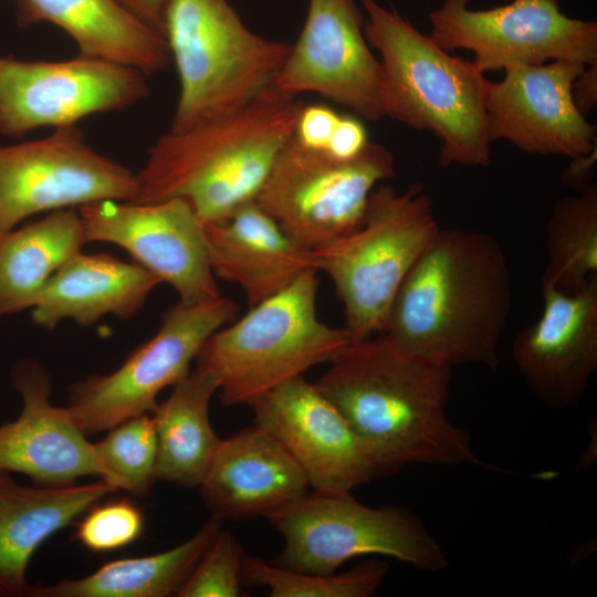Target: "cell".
Segmentation results:
<instances>
[{
  "label": "cell",
  "mask_w": 597,
  "mask_h": 597,
  "mask_svg": "<svg viewBox=\"0 0 597 597\" xmlns=\"http://www.w3.org/2000/svg\"><path fill=\"white\" fill-rule=\"evenodd\" d=\"M1 239V238H0Z\"/></svg>",
  "instance_id": "cell-37"
},
{
  "label": "cell",
  "mask_w": 597,
  "mask_h": 597,
  "mask_svg": "<svg viewBox=\"0 0 597 597\" xmlns=\"http://www.w3.org/2000/svg\"><path fill=\"white\" fill-rule=\"evenodd\" d=\"M511 310L510 270L499 241L486 232L440 228L401 283L384 334L450 367L496 370Z\"/></svg>",
  "instance_id": "cell-2"
},
{
  "label": "cell",
  "mask_w": 597,
  "mask_h": 597,
  "mask_svg": "<svg viewBox=\"0 0 597 597\" xmlns=\"http://www.w3.org/2000/svg\"><path fill=\"white\" fill-rule=\"evenodd\" d=\"M21 27L48 22L76 43L78 54L135 69L146 76L170 63L165 36L118 0H17Z\"/></svg>",
  "instance_id": "cell-24"
},
{
  "label": "cell",
  "mask_w": 597,
  "mask_h": 597,
  "mask_svg": "<svg viewBox=\"0 0 597 597\" xmlns=\"http://www.w3.org/2000/svg\"><path fill=\"white\" fill-rule=\"evenodd\" d=\"M149 95L146 75L78 54L62 61L0 56V134L22 137L41 127L76 125L126 109Z\"/></svg>",
  "instance_id": "cell-13"
},
{
  "label": "cell",
  "mask_w": 597,
  "mask_h": 597,
  "mask_svg": "<svg viewBox=\"0 0 597 597\" xmlns=\"http://www.w3.org/2000/svg\"><path fill=\"white\" fill-rule=\"evenodd\" d=\"M284 547L271 561L286 569L333 574L364 555L397 558L426 572L448 566L440 544L415 514L404 507H370L349 492L314 491L268 516Z\"/></svg>",
  "instance_id": "cell-8"
},
{
  "label": "cell",
  "mask_w": 597,
  "mask_h": 597,
  "mask_svg": "<svg viewBox=\"0 0 597 597\" xmlns=\"http://www.w3.org/2000/svg\"><path fill=\"white\" fill-rule=\"evenodd\" d=\"M250 407L254 422L285 447L314 491L350 492L384 475L338 409L303 376L280 385Z\"/></svg>",
  "instance_id": "cell-16"
},
{
  "label": "cell",
  "mask_w": 597,
  "mask_h": 597,
  "mask_svg": "<svg viewBox=\"0 0 597 597\" xmlns=\"http://www.w3.org/2000/svg\"><path fill=\"white\" fill-rule=\"evenodd\" d=\"M137 192V174L96 151L76 125L0 145V238L39 212L135 201Z\"/></svg>",
  "instance_id": "cell-12"
},
{
  "label": "cell",
  "mask_w": 597,
  "mask_h": 597,
  "mask_svg": "<svg viewBox=\"0 0 597 597\" xmlns=\"http://www.w3.org/2000/svg\"><path fill=\"white\" fill-rule=\"evenodd\" d=\"M218 390L214 378L201 368L178 381L166 400L157 404L153 420L157 441L156 480L198 488L221 442L209 418Z\"/></svg>",
  "instance_id": "cell-25"
},
{
  "label": "cell",
  "mask_w": 597,
  "mask_h": 597,
  "mask_svg": "<svg viewBox=\"0 0 597 597\" xmlns=\"http://www.w3.org/2000/svg\"><path fill=\"white\" fill-rule=\"evenodd\" d=\"M596 150L597 148L587 155L570 159L569 166L563 174L565 184L579 189L589 184L588 181L593 172V165L596 160Z\"/></svg>",
  "instance_id": "cell-36"
},
{
  "label": "cell",
  "mask_w": 597,
  "mask_h": 597,
  "mask_svg": "<svg viewBox=\"0 0 597 597\" xmlns=\"http://www.w3.org/2000/svg\"><path fill=\"white\" fill-rule=\"evenodd\" d=\"M12 383L22 398L13 421L0 425V471L29 476L38 485H72L82 476L103 478L93 443L66 407L51 400L52 380L35 360L19 362Z\"/></svg>",
  "instance_id": "cell-19"
},
{
  "label": "cell",
  "mask_w": 597,
  "mask_h": 597,
  "mask_svg": "<svg viewBox=\"0 0 597 597\" xmlns=\"http://www.w3.org/2000/svg\"><path fill=\"white\" fill-rule=\"evenodd\" d=\"M140 22L164 35L165 14L169 0H118ZM165 36V35H164Z\"/></svg>",
  "instance_id": "cell-34"
},
{
  "label": "cell",
  "mask_w": 597,
  "mask_h": 597,
  "mask_svg": "<svg viewBox=\"0 0 597 597\" xmlns=\"http://www.w3.org/2000/svg\"><path fill=\"white\" fill-rule=\"evenodd\" d=\"M440 227L423 185L375 188L363 223L311 251L344 305L350 342L384 333L406 275Z\"/></svg>",
  "instance_id": "cell-7"
},
{
  "label": "cell",
  "mask_w": 597,
  "mask_h": 597,
  "mask_svg": "<svg viewBox=\"0 0 597 597\" xmlns=\"http://www.w3.org/2000/svg\"><path fill=\"white\" fill-rule=\"evenodd\" d=\"M103 469L101 480L113 488L145 496L156 480L157 441L153 416L142 413L109 429L93 443Z\"/></svg>",
  "instance_id": "cell-30"
},
{
  "label": "cell",
  "mask_w": 597,
  "mask_h": 597,
  "mask_svg": "<svg viewBox=\"0 0 597 597\" xmlns=\"http://www.w3.org/2000/svg\"><path fill=\"white\" fill-rule=\"evenodd\" d=\"M244 548L228 531L220 528L210 541L178 597H238Z\"/></svg>",
  "instance_id": "cell-31"
},
{
  "label": "cell",
  "mask_w": 597,
  "mask_h": 597,
  "mask_svg": "<svg viewBox=\"0 0 597 597\" xmlns=\"http://www.w3.org/2000/svg\"><path fill=\"white\" fill-rule=\"evenodd\" d=\"M221 523L211 516L189 540L158 554L108 562L82 578L51 586L33 585L30 597L176 596Z\"/></svg>",
  "instance_id": "cell-27"
},
{
  "label": "cell",
  "mask_w": 597,
  "mask_h": 597,
  "mask_svg": "<svg viewBox=\"0 0 597 597\" xmlns=\"http://www.w3.org/2000/svg\"><path fill=\"white\" fill-rule=\"evenodd\" d=\"M161 281L137 263L106 253L80 252L48 280L31 308L35 325L53 329L70 318L91 326L112 314L135 316Z\"/></svg>",
  "instance_id": "cell-22"
},
{
  "label": "cell",
  "mask_w": 597,
  "mask_h": 597,
  "mask_svg": "<svg viewBox=\"0 0 597 597\" xmlns=\"http://www.w3.org/2000/svg\"><path fill=\"white\" fill-rule=\"evenodd\" d=\"M360 1L366 40L380 54L384 117L432 133L440 140L442 167H488L492 142L484 72L441 49L395 9Z\"/></svg>",
  "instance_id": "cell-4"
},
{
  "label": "cell",
  "mask_w": 597,
  "mask_h": 597,
  "mask_svg": "<svg viewBox=\"0 0 597 597\" xmlns=\"http://www.w3.org/2000/svg\"><path fill=\"white\" fill-rule=\"evenodd\" d=\"M391 151L376 143L338 159L292 137L272 165L258 206L300 247L314 250L356 230L376 185L395 177Z\"/></svg>",
  "instance_id": "cell-9"
},
{
  "label": "cell",
  "mask_w": 597,
  "mask_h": 597,
  "mask_svg": "<svg viewBox=\"0 0 597 597\" xmlns=\"http://www.w3.org/2000/svg\"><path fill=\"white\" fill-rule=\"evenodd\" d=\"M238 305L229 298L176 303L163 316L158 332L138 346L109 375H92L73 384L66 408L85 434L109 430L142 413H151L160 391L189 374L207 339L235 320Z\"/></svg>",
  "instance_id": "cell-10"
},
{
  "label": "cell",
  "mask_w": 597,
  "mask_h": 597,
  "mask_svg": "<svg viewBox=\"0 0 597 597\" xmlns=\"http://www.w3.org/2000/svg\"><path fill=\"white\" fill-rule=\"evenodd\" d=\"M303 104L272 84L233 113L159 136L137 174L135 202L180 199L201 221H224L255 200Z\"/></svg>",
  "instance_id": "cell-3"
},
{
  "label": "cell",
  "mask_w": 597,
  "mask_h": 597,
  "mask_svg": "<svg viewBox=\"0 0 597 597\" xmlns=\"http://www.w3.org/2000/svg\"><path fill=\"white\" fill-rule=\"evenodd\" d=\"M572 96L583 115L593 109L597 102V64L586 65L574 80Z\"/></svg>",
  "instance_id": "cell-35"
},
{
  "label": "cell",
  "mask_w": 597,
  "mask_h": 597,
  "mask_svg": "<svg viewBox=\"0 0 597 597\" xmlns=\"http://www.w3.org/2000/svg\"><path fill=\"white\" fill-rule=\"evenodd\" d=\"M107 482L28 486L0 471V597H30L27 568L39 546L105 495Z\"/></svg>",
  "instance_id": "cell-23"
},
{
  "label": "cell",
  "mask_w": 597,
  "mask_h": 597,
  "mask_svg": "<svg viewBox=\"0 0 597 597\" xmlns=\"http://www.w3.org/2000/svg\"><path fill=\"white\" fill-rule=\"evenodd\" d=\"M381 75L355 0H308L302 31L274 84L296 96L318 94L376 122L384 117Z\"/></svg>",
  "instance_id": "cell-15"
},
{
  "label": "cell",
  "mask_w": 597,
  "mask_h": 597,
  "mask_svg": "<svg viewBox=\"0 0 597 597\" xmlns=\"http://www.w3.org/2000/svg\"><path fill=\"white\" fill-rule=\"evenodd\" d=\"M78 212L87 242L123 248L135 263L172 286L180 302L199 304L221 296L202 221L184 200H105L82 206Z\"/></svg>",
  "instance_id": "cell-14"
},
{
  "label": "cell",
  "mask_w": 597,
  "mask_h": 597,
  "mask_svg": "<svg viewBox=\"0 0 597 597\" xmlns=\"http://www.w3.org/2000/svg\"><path fill=\"white\" fill-rule=\"evenodd\" d=\"M538 320L521 331L512 357L530 390L564 410L583 398L597 370V275L573 293L542 289Z\"/></svg>",
  "instance_id": "cell-18"
},
{
  "label": "cell",
  "mask_w": 597,
  "mask_h": 597,
  "mask_svg": "<svg viewBox=\"0 0 597 597\" xmlns=\"http://www.w3.org/2000/svg\"><path fill=\"white\" fill-rule=\"evenodd\" d=\"M317 287V271L310 270L207 339L196 367L214 378L224 406H251L312 367L331 363L350 343L345 327L318 318Z\"/></svg>",
  "instance_id": "cell-5"
},
{
  "label": "cell",
  "mask_w": 597,
  "mask_h": 597,
  "mask_svg": "<svg viewBox=\"0 0 597 597\" xmlns=\"http://www.w3.org/2000/svg\"><path fill=\"white\" fill-rule=\"evenodd\" d=\"M202 224L213 274L238 284L250 307L315 270L311 251L296 244L255 201L222 222Z\"/></svg>",
  "instance_id": "cell-21"
},
{
  "label": "cell",
  "mask_w": 597,
  "mask_h": 597,
  "mask_svg": "<svg viewBox=\"0 0 597 597\" xmlns=\"http://www.w3.org/2000/svg\"><path fill=\"white\" fill-rule=\"evenodd\" d=\"M388 569L383 559H367L341 574H308L244 555L241 583L265 587L272 597H370Z\"/></svg>",
  "instance_id": "cell-29"
},
{
  "label": "cell",
  "mask_w": 597,
  "mask_h": 597,
  "mask_svg": "<svg viewBox=\"0 0 597 597\" xmlns=\"http://www.w3.org/2000/svg\"><path fill=\"white\" fill-rule=\"evenodd\" d=\"M87 243L75 208L49 212L0 239V318L32 308L50 276Z\"/></svg>",
  "instance_id": "cell-26"
},
{
  "label": "cell",
  "mask_w": 597,
  "mask_h": 597,
  "mask_svg": "<svg viewBox=\"0 0 597 597\" xmlns=\"http://www.w3.org/2000/svg\"><path fill=\"white\" fill-rule=\"evenodd\" d=\"M85 513L76 524L74 538L92 552L123 548L139 538L144 531L142 510L126 498L96 502Z\"/></svg>",
  "instance_id": "cell-32"
},
{
  "label": "cell",
  "mask_w": 597,
  "mask_h": 597,
  "mask_svg": "<svg viewBox=\"0 0 597 597\" xmlns=\"http://www.w3.org/2000/svg\"><path fill=\"white\" fill-rule=\"evenodd\" d=\"M586 65L572 61L515 65L490 82L486 98L491 142L504 139L532 155L577 158L596 144V126L573 101L574 80Z\"/></svg>",
  "instance_id": "cell-17"
},
{
  "label": "cell",
  "mask_w": 597,
  "mask_h": 597,
  "mask_svg": "<svg viewBox=\"0 0 597 597\" xmlns=\"http://www.w3.org/2000/svg\"><path fill=\"white\" fill-rule=\"evenodd\" d=\"M542 289L573 293L597 275V185L556 200L546 226Z\"/></svg>",
  "instance_id": "cell-28"
},
{
  "label": "cell",
  "mask_w": 597,
  "mask_h": 597,
  "mask_svg": "<svg viewBox=\"0 0 597 597\" xmlns=\"http://www.w3.org/2000/svg\"><path fill=\"white\" fill-rule=\"evenodd\" d=\"M164 35L179 78L171 132L245 106L274 84L291 49L248 29L227 0H169Z\"/></svg>",
  "instance_id": "cell-6"
},
{
  "label": "cell",
  "mask_w": 597,
  "mask_h": 597,
  "mask_svg": "<svg viewBox=\"0 0 597 597\" xmlns=\"http://www.w3.org/2000/svg\"><path fill=\"white\" fill-rule=\"evenodd\" d=\"M308 486L285 447L254 423L221 440L198 488L211 516L222 522L268 516L305 495Z\"/></svg>",
  "instance_id": "cell-20"
},
{
  "label": "cell",
  "mask_w": 597,
  "mask_h": 597,
  "mask_svg": "<svg viewBox=\"0 0 597 597\" xmlns=\"http://www.w3.org/2000/svg\"><path fill=\"white\" fill-rule=\"evenodd\" d=\"M314 385L373 453L384 475L408 464L476 463L447 401L452 367L409 353L379 333L347 344Z\"/></svg>",
  "instance_id": "cell-1"
},
{
  "label": "cell",
  "mask_w": 597,
  "mask_h": 597,
  "mask_svg": "<svg viewBox=\"0 0 597 597\" xmlns=\"http://www.w3.org/2000/svg\"><path fill=\"white\" fill-rule=\"evenodd\" d=\"M443 0L429 12L430 38L444 51H471L482 72L548 60L597 64V22L566 15L559 0H511L475 10Z\"/></svg>",
  "instance_id": "cell-11"
},
{
  "label": "cell",
  "mask_w": 597,
  "mask_h": 597,
  "mask_svg": "<svg viewBox=\"0 0 597 597\" xmlns=\"http://www.w3.org/2000/svg\"><path fill=\"white\" fill-rule=\"evenodd\" d=\"M369 143L362 121L353 116L341 115L323 153L338 159H352L360 155Z\"/></svg>",
  "instance_id": "cell-33"
}]
</instances>
